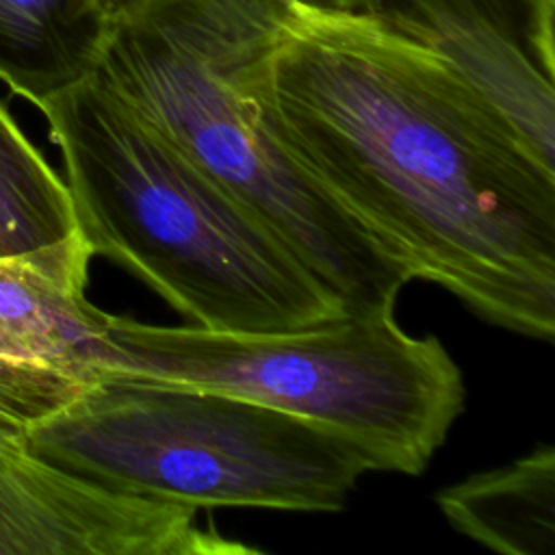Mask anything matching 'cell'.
Wrapping results in <instances>:
<instances>
[{"mask_svg": "<svg viewBox=\"0 0 555 555\" xmlns=\"http://www.w3.org/2000/svg\"><path fill=\"white\" fill-rule=\"evenodd\" d=\"M297 165L412 280L555 336V169L434 52L362 13L304 11L254 80Z\"/></svg>", "mask_w": 555, "mask_h": 555, "instance_id": "cell-1", "label": "cell"}, {"mask_svg": "<svg viewBox=\"0 0 555 555\" xmlns=\"http://www.w3.org/2000/svg\"><path fill=\"white\" fill-rule=\"evenodd\" d=\"M304 9L295 0H141L93 69L245 204L345 314H395L412 280L282 147L254 80Z\"/></svg>", "mask_w": 555, "mask_h": 555, "instance_id": "cell-2", "label": "cell"}, {"mask_svg": "<svg viewBox=\"0 0 555 555\" xmlns=\"http://www.w3.org/2000/svg\"><path fill=\"white\" fill-rule=\"evenodd\" d=\"M39 111L91 254L128 269L191 325L282 332L345 314L245 204L95 74Z\"/></svg>", "mask_w": 555, "mask_h": 555, "instance_id": "cell-3", "label": "cell"}, {"mask_svg": "<svg viewBox=\"0 0 555 555\" xmlns=\"http://www.w3.org/2000/svg\"><path fill=\"white\" fill-rule=\"evenodd\" d=\"M22 444L104 490L191 509H343L366 455L336 431L210 388L106 373Z\"/></svg>", "mask_w": 555, "mask_h": 555, "instance_id": "cell-4", "label": "cell"}, {"mask_svg": "<svg viewBox=\"0 0 555 555\" xmlns=\"http://www.w3.org/2000/svg\"><path fill=\"white\" fill-rule=\"evenodd\" d=\"M108 373L238 395L323 425L371 470L421 475L464 408L457 364L395 314H343L282 332L150 325L111 314Z\"/></svg>", "mask_w": 555, "mask_h": 555, "instance_id": "cell-5", "label": "cell"}, {"mask_svg": "<svg viewBox=\"0 0 555 555\" xmlns=\"http://www.w3.org/2000/svg\"><path fill=\"white\" fill-rule=\"evenodd\" d=\"M80 234L0 258V438L24 436L108 373L111 314L87 297Z\"/></svg>", "mask_w": 555, "mask_h": 555, "instance_id": "cell-6", "label": "cell"}, {"mask_svg": "<svg viewBox=\"0 0 555 555\" xmlns=\"http://www.w3.org/2000/svg\"><path fill=\"white\" fill-rule=\"evenodd\" d=\"M362 15L440 56L555 169V0H366Z\"/></svg>", "mask_w": 555, "mask_h": 555, "instance_id": "cell-7", "label": "cell"}, {"mask_svg": "<svg viewBox=\"0 0 555 555\" xmlns=\"http://www.w3.org/2000/svg\"><path fill=\"white\" fill-rule=\"evenodd\" d=\"M197 512L104 490L0 438V555H234Z\"/></svg>", "mask_w": 555, "mask_h": 555, "instance_id": "cell-8", "label": "cell"}, {"mask_svg": "<svg viewBox=\"0 0 555 555\" xmlns=\"http://www.w3.org/2000/svg\"><path fill=\"white\" fill-rule=\"evenodd\" d=\"M108 26L95 0H0V82L39 108L93 74Z\"/></svg>", "mask_w": 555, "mask_h": 555, "instance_id": "cell-9", "label": "cell"}, {"mask_svg": "<svg viewBox=\"0 0 555 555\" xmlns=\"http://www.w3.org/2000/svg\"><path fill=\"white\" fill-rule=\"evenodd\" d=\"M464 535L505 555H551L555 548V449L453 483L436 496Z\"/></svg>", "mask_w": 555, "mask_h": 555, "instance_id": "cell-10", "label": "cell"}, {"mask_svg": "<svg viewBox=\"0 0 555 555\" xmlns=\"http://www.w3.org/2000/svg\"><path fill=\"white\" fill-rule=\"evenodd\" d=\"M78 234L65 180L0 102V258Z\"/></svg>", "mask_w": 555, "mask_h": 555, "instance_id": "cell-11", "label": "cell"}, {"mask_svg": "<svg viewBox=\"0 0 555 555\" xmlns=\"http://www.w3.org/2000/svg\"><path fill=\"white\" fill-rule=\"evenodd\" d=\"M304 11L312 13H362L366 0H295Z\"/></svg>", "mask_w": 555, "mask_h": 555, "instance_id": "cell-12", "label": "cell"}, {"mask_svg": "<svg viewBox=\"0 0 555 555\" xmlns=\"http://www.w3.org/2000/svg\"><path fill=\"white\" fill-rule=\"evenodd\" d=\"M102 9V13L108 17V22H113L115 17L128 13L130 9H134L141 0H95Z\"/></svg>", "mask_w": 555, "mask_h": 555, "instance_id": "cell-13", "label": "cell"}]
</instances>
